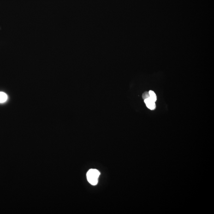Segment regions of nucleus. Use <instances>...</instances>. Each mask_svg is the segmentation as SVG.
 <instances>
[{"label": "nucleus", "mask_w": 214, "mask_h": 214, "mask_svg": "<svg viewBox=\"0 0 214 214\" xmlns=\"http://www.w3.org/2000/svg\"><path fill=\"white\" fill-rule=\"evenodd\" d=\"M100 173L97 169H91L86 174L88 181L92 185H97L98 182V178Z\"/></svg>", "instance_id": "obj_1"}, {"label": "nucleus", "mask_w": 214, "mask_h": 214, "mask_svg": "<svg viewBox=\"0 0 214 214\" xmlns=\"http://www.w3.org/2000/svg\"><path fill=\"white\" fill-rule=\"evenodd\" d=\"M144 103L147 107L151 110H154L156 108V102H154L150 98L144 100Z\"/></svg>", "instance_id": "obj_2"}, {"label": "nucleus", "mask_w": 214, "mask_h": 214, "mask_svg": "<svg viewBox=\"0 0 214 214\" xmlns=\"http://www.w3.org/2000/svg\"><path fill=\"white\" fill-rule=\"evenodd\" d=\"M149 94H150V99L153 100L154 102H156L157 100V96L156 93L152 91H149Z\"/></svg>", "instance_id": "obj_4"}, {"label": "nucleus", "mask_w": 214, "mask_h": 214, "mask_svg": "<svg viewBox=\"0 0 214 214\" xmlns=\"http://www.w3.org/2000/svg\"><path fill=\"white\" fill-rule=\"evenodd\" d=\"M142 97L144 100L147 99V98H149V97H150V94H149V92H147V91H145V92H144L142 94Z\"/></svg>", "instance_id": "obj_5"}, {"label": "nucleus", "mask_w": 214, "mask_h": 214, "mask_svg": "<svg viewBox=\"0 0 214 214\" xmlns=\"http://www.w3.org/2000/svg\"><path fill=\"white\" fill-rule=\"evenodd\" d=\"M8 96L4 92H0V103H3L7 101Z\"/></svg>", "instance_id": "obj_3"}]
</instances>
